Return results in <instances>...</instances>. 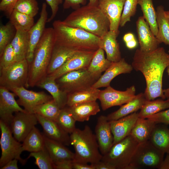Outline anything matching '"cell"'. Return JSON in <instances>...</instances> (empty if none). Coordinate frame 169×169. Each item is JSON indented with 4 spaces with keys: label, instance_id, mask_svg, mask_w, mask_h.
<instances>
[{
    "label": "cell",
    "instance_id": "obj_30",
    "mask_svg": "<svg viewBox=\"0 0 169 169\" xmlns=\"http://www.w3.org/2000/svg\"><path fill=\"white\" fill-rule=\"evenodd\" d=\"M156 124L147 118L139 117L130 135L139 144L146 142L149 141Z\"/></svg>",
    "mask_w": 169,
    "mask_h": 169
},
{
    "label": "cell",
    "instance_id": "obj_42",
    "mask_svg": "<svg viewBox=\"0 0 169 169\" xmlns=\"http://www.w3.org/2000/svg\"><path fill=\"white\" fill-rule=\"evenodd\" d=\"M16 30L9 21L0 27V55L14 38Z\"/></svg>",
    "mask_w": 169,
    "mask_h": 169
},
{
    "label": "cell",
    "instance_id": "obj_8",
    "mask_svg": "<svg viewBox=\"0 0 169 169\" xmlns=\"http://www.w3.org/2000/svg\"><path fill=\"white\" fill-rule=\"evenodd\" d=\"M1 136L0 145L1 156L0 158V168L4 166L11 160L16 159L22 165L26 162V159H23L20 155L23 151L22 144L13 136L10 126L0 120Z\"/></svg>",
    "mask_w": 169,
    "mask_h": 169
},
{
    "label": "cell",
    "instance_id": "obj_57",
    "mask_svg": "<svg viewBox=\"0 0 169 169\" xmlns=\"http://www.w3.org/2000/svg\"><path fill=\"white\" fill-rule=\"evenodd\" d=\"M166 72L169 75V66L166 68ZM163 92L166 98L169 99V87L163 90Z\"/></svg>",
    "mask_w": 169,
    "mask_h": 169
},
{
    "label": "cell",
    "instance_id": "obj_38",
    "mask_svg": "<svg viewBox=\"0 0 169 169\" xmlns=\"http://www.w3.org/2000/svg\"><path fill=\"white\" fill-rule=\"evenodd\" d=\"M9 22L16 30L28 32L34 25V18L13 10L9 17Z\"/></svg>",
    "mask_w": 169,
    "mask_h": 169
},
{
    "label": "cell",
    "instance_id": "obj_17",
    "mask_svg": "<svg viewBox=\"0 0 169 169\" xmlns=\"http://www.w3.org/2000/svg\"><path fill=\"white\" fill-rule=\"evenodd\" d=\"M8 89L0 86V120L10 126L14 116L13 113L26 111L15 98L16 95Z\"/></svg>",
    "mask_w": 169,
    "mask_h": 169
},
{
    "label": "cell",
    "instance_id": "obj_44",
    "mask_svg": "<svg viewBox=\"0 0 169 169\" xmlns=\"http://www.w3.org/2000/svg\"><path fill=\"white\" fill-rule=\"evenodd\" d=\"M138 0H125L120 18V26L124 27L131 21V18L136 14Z\"/></svg>",
    "mask_w": 169,
    "mask_h": 169
},
{
    "label": "cell",
    "instance_id": "obj_45",
    "mask_svg": "<svg viewBox=\"0 0 169 169\" xmlns=\"http://www.w3.org/2000/svg\"><path fill=\"white\" fill-rule=\"evenodd\" d=\"M17 62L14 49L11 43L5 48L0 55V71Z\"/></svg>",
    "mask_w": 169,
    "mask_h": 169
},
{
    "label": "cell",
    "instance_id": "obj_13",
    "mask_svg": "<svg viewBox=\"0 0 169 169\" xmlns=\"http://www.w3.org/2000/svg\"><path fill=\"white\" fill-rule=\"evenodd\" d=\"M96 51H77L59 68L47 76L56 80L70 71L87 69Z\"/></svg>",
    "mask_w": 169,
    "mask_h": 169
},
{
    "label": "cell",
    "instance_id": "obj_25",
    "mask_svg": "<svg viewBox=\"0 0 169 169\" xmlns=\"http://www.w3.org/2000/svg\"><path fill=\"white\" fill-rule=\"evenodd\" d=\"M146 100L144 93H140L119 109L107 115V119L109 121L115 120L137 112L141 109Z\"/></svg>",
    "mask_w": 169,
    "mask_h": 169
},
{
    "label": "cell",
    "instance_id": "obj_34",
    "mask_svg": "<svg viewBox=\"0 0 169 169\" xmlns=\"http://www.w3.org/2000/svg\"><path fill=\"white\" fill-rule=\"evenodd\" d=\"M28 32L16 30L10 43L14 49L17 61L26 59L29 46Z\"/></svg>",
    "mask_w": 169,
    "mask_h": 169
},
{
    "label": "cell",
    "instance_id": "obj_54",
    "mask_svg": "<svg viewBox=\"0 0 169 169\" xmlns=\"http://www.w3.org/2000/svg\"><path fill=\"white\" fill-rule=\"evenodd\" d=\"M159 169H169V154H166Z\"/></svg>",
    "mask_w": 169,
    "mask_h": 169
},
{
    "label": "cell",
    "instance_id": "obj_29",
    "mask_svg": "<svg viewBox=\"0 0 169 169\" xmlns=\"http://www.w3.org/2000/svg\"><path fill=\"white\" fill-rule=\"evenodd\" d=\"M77 51L68 47L54 45L47 70V75L61 67L68 59Z\"/></svg>",
    "mask_w": 169,
    "mask_h": 169
},
{
    "label": "cell",
    "instance_id": "obj_3",
    "mask_svg": "<svg viewBox=\"0 0 169 169\" xmlns=\"http://www.w3.org/2000/svg\"><path fill=\"white\" fill-rule=\"evenodd\" d=\"M55 44L77 50L96 51L100 38L84 30L68 26L60 20L53 23Z\"/></svg>",
    "mask_w": 169,
    "mask_h": 169
},
{
    "label": "cell",
    "instance_id": "obj_35",
    "mask_svg": "<svg viewBox=\"0 0 169 169\" xmlns=\"http://www.w3.org/2000/svg\"><path fill=\"white\" fill-rule=\"evenodd\" d=\"M112 63L105 58L104 51L99 48L95 51L87 69L92 74L100 78L101 73L105 71Z\"/></svg>",
    "mask_w": 169,
    "mask_h": 169
},
{
    "label": "cell",
    "instance_id": "obj_51",
    "mask_svg": "<svg viewBox=\"0 0 169 169\" xmlns=\"http://www.w3.org/2000/svg\"><path fill=\"white\" fill-rule=\"evenodd\" d=\"M92 164L95 169H114L111 165L101 160Z\"/></svg>",
    "mask_w": 169,
    "mask_h": 169
},
{
    "label": "cell",
    "instance_id": "obj_12",
    "mask_svg": "<svg viewBox=\"0 0 169 169\" xmlns=\"http://www.w3.org/2000/svg\"><path fill=\"white\" fill-rule=\"evenodd\" d=\"M38 122L35 114L20 111L15 113L9 126L14 137L21 142Z\"/></svg>",
    "mask_w": 169,
    "mask_h": 169
},
{
    "label": "cell",
    "instance_id": "obj_16",
    "mask_svg": "<svg viewBox=\"0 0 169 169\" xmlns=\"http://www.w3.org/2000/svg\"><path fill=\"white\" fill-rule=\"evenodd\" d=\"M47 8L46 3H43L39 18L28 32L29 46L26 59L29 64L33 60L35 49L45 28V24L48 19Z\"/></svg>",
    "mask_w": 169,
    "mask_h": 169
},
{
    "label": "cell",
    "instance_id": "obj_19",
    "mask_svg": "<svg viewBox=\"0 0 169 169\" xmlns=\"http://www.w3.org/2000/svg\"><path fill=\"white\" fill-rule=\"evenodd\" d=\"M95 132L100 151L103 155L109 150L114 141L110 122L106 116L101 115L98 117Z\"/></svg>",
    "mask_w": 169,
    "mask_h": 169
},
{
    "label": "cell",
    "instance_id": "obj_6",
    "mask_svg": "<svg viewBox=\"0 0 169 169\" xmlns=\"http://www.w3.org/2000/svg\"><path fill=\"white\" fill-rule=\"evenodd\" d=\"M138 144L129 135L113 144L108 151L103 155L101 160L110 165L114 169H129Z\"/></svg>",
    "mask_w": 169,
    "mask_h": 169
},
{
    "label": "cell",
    "instance_id": "obj_20",
    "mask_svg": "<svg viewBox=\"0 0 169 169\" xmlns=\"http://www.w3.org/2000/svg\"><path fill=\"white\" fill-rule=\"evenodd\" d=\"M39 123L42 126L44 134L49 138L59 142L65 146L70 145L69 134L55 121L35 114Z\"/></svg>",
    "mask_w": 169,
    "mask_h": 169
},
{
    "label": "cell",
    "instance_id": "obj_1",
    "mask_svg": "<svg viewBox=\"0 0 169 169\" xmlns=\"http://www.w3.org/2000/svg\"><path fill=\"white\" fill-rule=\"evenodd\" d=\"M131 65L144 77L146 87L144 94L147 100H153L158 97L166 99L162 88V78L165 70L169 66V54L163 47H159L149 52L137 49Z\"/></svg>",
    "mask_w": 169,
    "mask_h": 169
},
{
    "label": "cell",
    "instance_id": "obj_52",
    "mask_svg": "<svg viewBox=\"0 0 169 169\" xmlns=\"http://www.w3.org/2000/svg\"><path fill=\"white\" fill-rule=\"evenodd\" d=\"M73 169H95L92 164L90 165L87 163H84L76 162H73Z\"/></svg>",
    "mask_w": 169,
    "mask_h": 169
},
{
    "label": "cell",
    "instance_id": "obj_14",
    "mask_svg": "<svg viewBox=\"0 0 169 169\" xmlns=\"http://www.w3.org/2000/svg\"><path fill=\"white\" fill-rule=\"evenodd\" d=\"M11 91L18 97V102L19 105L30 113H34V110L38 106L53 99L52 96L43 91L29 90L24 87L16 88Z\"/></svg>",
    "mask_w": 169,
    "mask_h": 169
},
{
    "label": "cell",
    "instance_id": "obj_58",
    "mask_svg": "<svg viewBox=\"0 0 169 169\" xmlns=\"http://www.w3.org/2000/svg\"><path fill=\"white\" fill-rule=\"evenodd\" d=\"M88 4L90 5L96 6L98 0H89Z\"/></svg>",
    "mask_w": 169,
    "mask_h": 169
},
{
    "label": "cell",
    "instance_id": "obj_18",
    "mask_svg": "<svg viewBox=\"0 0 169 169\" xmlns=\"http://www.w3.org/2000/svg\"><path fill=\"white\" fill-rule=\"evenodd\" d=\"M136 27L140 50L144 52H149L159 47L160 44L143 16L138 17L136 22Z\"/></svg>",
    "mask_w": 169,
    "mask_h": 169
},
{
    "label": "cell",
    "instance_id": "obj_59",
    "mask_svg": "<svg viewBox=\"0 0 169 169\" xmlns=\"http://www.w3.org/2000/svg\"><path fill=\"white\" fill-rule=\"evenodd\" d=\"M165 13L166 16L169 18V11H165Z\"/></svg>",
    "mask_w": 169,
    "mask_h": 169
},
{
    "label": "cell",
    "instance_id": "obj_49",
    "mask_svg": "<svg viewBox=\"0 0 169 169\" xmlns=\"http://www.w3.org/2000/svg\"><path fill=\"white\" fill-rule=\"evenodd\" d=\"M86 3V0H64L63 8L68 9L71 8L75 10L79 8L80 5H85Z\"/></svg>",
    "mask_w": 169,
    "mask_h": 169
},
{
    "label": "cell",
    "instance_id": "obj_48",
    "mask_svg": "<svg viewBox=\"0 0 169 169\" xmlns=\"http://www.w3.org/2000/svg\"><path fill=\"white\" fill-rule=\"evenodd\" d=\"M48 4L51 8V14L48 18L47 22H50L55 17L58 12L59 6L63 2V0H46Z\"/></svg>",
    "mask_w": 169,
    "mask_h": 169
},
{
    "label": "cell",
    "instance_id": "obj_4",
    "mask_svg": "<svg viewBox=\"0 0 169 169\" xmlns=\"http://www.w3.org/2000/svg\"><path fill=\"white\" fill-rule=\"evenodd\" d=\"M55 44L53 28H45L29 64L28 87H33L47 76V70Z\"/></svg>",
    "mask_w": 169,
    "mask_h": 169
},
{
    "label": "cell",
    "instance_id": "obj_39",
    "mask_svg": "<svg viewBox=\"0 0 169 169\" xmlns=\"http://www.w3.org/2000/svg\"><path fill=\"white\" fill-rule=\"evenodd\" d=\"M60 109L53 99L38 106L34 110V114L56 121Z\"/></svg>",
    "mask_w": 169,
    "mask_h": 169
},
{
    "label": "cell",
    "instance_id": "obj_40",
    "mask_svg": "<svg viewBox=\"0 0 169 169\" xmlns=\"http://www.w3.org/2000/svg\"><path fill=\"white\" fill-rule=\"evenodd\" d=\"M31 157L35 159V164L40 169H54V164L45 147L39 151L30 152L26 159L27 160Z\"/></svg>",
    "mask_w": 169,
    "mask_h": 169
},
{
    "label": "cell",
    "instance_id": "obj_15",
    "mask_svg": "<svg viewBox=\"0 0 169 169\" xmlns=\"http://www.w3.org/2000/svg\"><path fill=\"white\" fill-rule=\"evenodd\" d=\"M125 0H98L96 6L109 19L110 30L120 33L119 28Z\"/></svg>",
    "mask_w": 169,
    "mask_h": 169
},
{
    "label": "cell",
    "instance_id": "obj_22",
    "mask_svg": "<svg viewBox=\"0 0 169 169\" xmlns=\"http://www.w3.org/2000/svg\"><path fill=\"white\" fill-rule=\"evenodd\" d=\"M139 117L138 113L136 112L118 120L110 121L114 138L113 145L130 135Z\"/></svg>",
    "mask_w": 169,
    "mask_h": 169
},
{
    "label": "cell",
    "instance_id": "obj_56",
    "mask_svg": "<svg viewBox=\"0 0 169 169\" xmlns=\"http://www.w3.org/2000/svg\"><path fill=\"white\" fill-rule=\"evenodd\" d=\"M134 34L131 33H128L124 34L123 40L125 43L130 41L135 38Z\"/></svg>",
    "mask_w": 169,
    "mask_h": 169
},
{
    "label": "cell",
    "instance_id": "obj_55",
    "mask_svg": "<svg viewBox=\"0 0 169 169\" xmlns=\"http://www.w3.org/2000/svg\"><path fill=\"white\" fill-rule=\"evenodd\" d=\"M126 47L129 49H132L135 48L138 45V42L136 38L125 43Z\"/></svg>",
    "mask_w": 169,
    "mask_h": 169
},
{
    "label": "cell",
    "instance_id": "obj_37",
    "mask_svg": "<svg viewBox=\"0 0 169 169\" xmlns=\"http://www.w3.org/2000/svg\"><path fill=\"white\" fill-rule=\"evenodd\" d=\"M169 108V99L166 100L159 99L146 100L138 113L139 117L145 118L146 116L157 113Z\"/></svg>",
    "mask_w": 169,
    "mask_h": 169
},
{
    "label": "cell",
    "instance_id": "obj_43",
    "mask_svg": "<svg viewBox=\"0 0 169 169\" xmlns=\"http://www.w3.org/2000/svg\"><path fill=\"white\" fill-rule=\"evenodd\" d=\"M14 10L34 18L38 13L39 8L37 0H19Z\"/></svg>",
    "mask_w": 169,
    "mask_h": 169
},
{
    "label": "cell",
    "instance_id": "obj_27",
    "mask_svg": "<svg viewBox=\"0 0 169 169\" xmlns=\"http://www.w3.org/2000/svg\"><path fill=\"white\" fill-rule=\"evenodd\" d=\"M37 86L47 90L60 109L67 105L68 94L60 89L55 79L47 76Z\"/></svg>",
    "mask_w": 169,
    "mask_h": 169
},
{
    "label": "cell",
    "instance_id": "obj_9",
    "mask_svg": "<svg viewBox=\"0 0 169 169\" xmlns=\"http://www.w3.org/2000/svg\"><path fill=\"white\" fill-rule=\"evenodd\" d=\"M92 74L87 69L66 73L55 80L60 89L68 94L92 87L99 78Z\"/></svg>",
    "mask_w": 169,
    "mask_h": 169
},
{
    "label": "cell",
    "instance_id": "obj_47",
    "mask_svg": "<svg viewBox=\"0 0 169 169\" xmlns=\"http://www.w3.org/2000/svg\"><path fill=\"white\" fill-rule=\"evenodd\" d=\"M19 0H1L0 10L9 17Z\"/></svg>",
    "mask_w": 169,
    "mask_h": 169
},
{
    "label": "cell",
    "instance_id": "obj_24",
    "mask_svg": "<svg viewBox=\"0 0 169 169\" xmlns=\"http://www.w3.org/2000/svg\"><path fill=\"white\" fill-rule=\"evenodd\" d=\"M119 33L110 30L100 38V48L105 52L107 59L111 62H118L122 58L119 44L116 39Z\"/></svg>",
    "mask_w": 169,
    "mask_h": 169
},
{
    "label": "cell",
    "instance_id": "obj_32",
    "mask_svg": "<svg viewBox=\"0 0 169 169\" xmlns=\"http://www.w3.org/2000/svg\"><path fill=\"white\" fill-rule=\"evenodd\" d=\"M164 8L162 5L156 8V21L158 28L156 36L159 43L169 46V18L165 15Z\"/></svg>",
    "mask_w": 169,
    "mask_h": 169
},
{
    "label": "cell",
    "instance_id": "obj_33",
    "mask_svg": "<svg viewBox=\"0 0 169 169\" xmlns=\"http://www.w3.org/2000/svg\"><path fill=\"white\" fill-rule=\"evenodd\" d=\"M22 147L23 151L30 152L38 151L45 147L43 133H41L34 126L22 142Z\"/></svg>",
    "mask_w": 169,
    "mask_h": 169
},
{
    "label": "cell",
    "instance_id": "obj_7",
    "mask_svg": "<svg viewBox=\"0 0 169 169\" xmlns=\"http://www.w3.org/2000/svg\"><path fill=\"white\" fill-rule=\"evenodd\" d=\"M165 154L149 141L139 144L131 161L129 169H159Z\"/></svg>",
    "mask_w": 169,
    "mask_h": 169
},
{
    "label": "cell",
    "instance_id": "obj_41",
    "mask_svg": "<svg viewBox=\"0 0 169 169\" xmlns=\"http://www.w3.org/2000/svg\"><path fill=\"white\" fill-rule=\"evenodd\" d=\"M56 121L66 132L72 133L76 128V121L70 113L68 107H65L60 110Z\"/></svg>",
    "mask_w": 169,
    "mask_h": 169
},
{
    "label": "cell",
    "instance_id": "obj_11",
    "mask_svg": "<svg viewBox=\"0 0 169 169\" xmlns=\"http://www.w3.org/2000/svg\"><path fill=\"white\" fill-rule=\"evenodd\" d=\"M136 89L134 85L127 88L125 91L116 90L110 85L100 91L98 99L103 110L112 107L121 106L127 103L136 96Z\"/></svg>",
    "mask_w": 169,
    "mask_h": 169
},
{
    "label": "cell",
    "instance_id": "obj_10",
    "mask_svg": "<svg viewBox=\"0 0 169 169\" xmlns=\"http://www.w3.org/2000/svg\"><path fill=\"white\" fill-rule=\"evenodd\" d=\"M29 64L26 59L17 61L0 71V86L11 91L28 87Z\"/></svg>",
    "mask_w": 169,
    "mask_h": 169
},
{
    "label": "cell",
    "instance_id": "obj_36",
    "mask_svg": "<svg viewBox=\"0 0 169 169\" xmlns=\"http://www.w3.org/2000/svg\"><path fill=\"white\" fill-rule=\"evenodd\" d=\"M143 16L148 24L150 29L156 36L158 28L156 21V12L154 7L153 0H138Z\"/></svg>",
    "mask_w": 169,
    "mask_h": 169
},
{
    "label": "cell",
    "instance_id": "obj_26",
    "mask_svg": "<svg viewBox=\"0 0 169 169\" xmlns=\"http://www.w3.org/2000/svg\"><path fill=\"white\" fill-rule=\"evenodd\" d=\"M168 125L156 124L149 141L157 149L165 154H169V127Z\"/></svg>",
    "mask_w": 169,
    "mask_h": 169
},
{
    "label": "cell",
    "instance_id": "obj_28",
    "mask_svg": "<svg viewBox=\"0 0 169 169\" xmlns=\"http://www.w3.org/2000/svg\"><path fill=\"white\" fill-rule=\"evenodd\" d=\"M68 108L76 121L81 122L88 121L91 116L96 115L100 111L96 101L75 105Z\"/></svg>",
    "mask_w": 169,
    "mask_h": 169
},
{
    "label": "cell",
    "instance_id": "obj_23",
    "mask_svg": "<svg viewBox=\"0 0 169 169\" xmlns=\"http://www.w3.org/2000/svg\"><path fill=\"white\" fill-rule=\"evenodd\" d=\"M45 147L48 151L54 165L65 161H74V153L64 144L51 139L44 133Z\"/></svg>",
    "mask_w": 169,
    "mask_h": 169
},
{
    "label": "cell",
    "instance_id": "obj_50",
    "mask_svg": "<svg viewBox=\"0 0 169 169\" xmlns=\"http://www.w3.org/2000/svg\"><path fill=\"white\" fill-rule=\"evenodd\" d=\"M73 161H65L58 163L54 165L55 169H72Z\"/></svg>",
    "mask_w": 169,
    "mask_h": 169
},
{
    "label": "cell",
    "instance_id": "obj_31",
    "mask_svg": "<svg viewBox=\"0 0 169 169\" xmlns=\"http://www.w3.org/2000/svg\"><path fill=\"white\" fill-rule=\"evenodd\" d=\"M100 90L92 86L76 91L68 94L67 105L70 107L75 105L96 101Z\"/></svg>",
    "mask_w": 169,
    "mask_h": 169
},
{
    "label": "cell",
    "instance_id": "obj_21",
    "mask_svg": "<svg viewBox=\"0 0 169 169\" xmlns=\"http://www.w3.org/2000/svg\"><path fill=\"white\" fill-rule=\"evenodd\" d=\"M133 69L132 65L127 62L124 58H121L118 62H112L92 87L97 89L107 87L110 85L111 81L116 76L122 74L130 73Z\"/></svg>",
    "mask_w": 169,
    "mask_h": 169
},
{
    "label": "cell",
    "instance_id": "obj_53",
    "mask_svg": "<svg viewBox=\"0 0 169 169\" xmlns=\"http://www.w3.org/2000/svg\"><path fill=\"white\" fill-rule=\"evenodd\" d=\"M18 160L14 159L10 160L0 169H18Z\"/></svg>",
    "mask_w": 169,
    "mask_h": 169
},
{
    "label": "cell",
    "instance_id": "obj_2",
    "mask_svg": "<svg viewBox=\"0 0 169 169\" xmlns=\"http://www.w3.org/2000/svg\"><path fill=\"white\" fill-rule=\"evenodd\" d=\"M62 21L66 26L82 29L100 38L110 30L108 18L96 6L89 4L74 10Z\"/></svg>",
    "mask_w": 169,
    "mask_h": 169
},
{
    "label": "cell",
    "instance_id": "obj_46",
    "mask_svg": "<svg viewBox=\"0 0 169 169\" xmlns=\"http://www.w3.org/2000/svg\"><path fill=\"white\" fill-rule=\"evenodd\" d=\"M147 118L156 124L162 123L169 125V109L156 114L146 116Z\"/></svg>",
    "mask_w": 169,
    "mask_h": 169
},
{
    "label": "cell",
    "instance_id": "obj_5",
    "mask_svg": "<svg viewBox=\"0 0 169 169\" xmlns=\"http://www.w3.org/2000/svg\"><path fill=\"white\" fill-rule=\"evenodd\" d=\"M70 137V145L75 150L73 162L93 164L101 160L103 155L95 135L89 125H86L82 130L76 128Z\"/></svg>",
    "mask_w": 169,
    "mask_h": 169
}]
</instances>
